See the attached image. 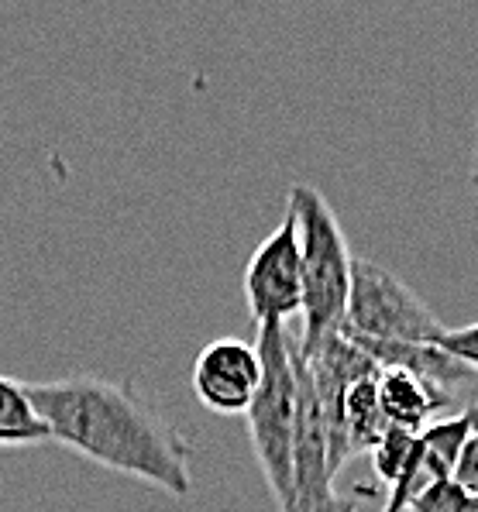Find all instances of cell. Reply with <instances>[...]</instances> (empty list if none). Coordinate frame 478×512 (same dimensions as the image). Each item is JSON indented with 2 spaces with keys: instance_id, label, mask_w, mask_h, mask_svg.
Returning a JSON list of instances; mask_svg holds the SVG:
<instances>
[{
  "instance_id": "1",
  "label": "cell",
  "mask_w": 478,
  "mask_h": 512,
  "mask_svg": "<svg viewBox=\"0 0 478 512\" xmlns=\"http://www.w3.org/2000/svg\"><path fill=\"white\" fill-rule=\"evenodd\" d=\"M52 444L97 468L128 475L186 499L193 492V447L131 382L100 375H66L28 382Z\"/></svg>"
},
{
  "instance_id": "2",
  "label": "cell",
  "mask_w": 478,
  "mask_h": 512,
  "mask_svg": "<svg viewBox=\"0 0 478 512\" xmlns=\"http://www.w3.org/2000/svg\"><path fill=\"white\" fill-rule=\"evenodd\" d=\"M286 214L296 220L303 262V334L300 341H317L344 327L351 296L355 255L341 231V220L317 186L289 189Z\"/></svg>"
},
{
  "instance_id": "3",
  "label": "cell",
  "mask_w": 478,
  "mask_h": 512,
  "mask_svg": "<svg viewBox=\"0 0 478 512\" xmlns=\"http://www.w3.org/2000/svg\"><path fill=\"white\" fill-rule=\"evenodd\" d=\"M262 358V385L252 409L245 413L252 451L279 512L293 509V437H296V365L293 334L286 324H262L255 334Z\"/></svg>"
},
{
  "instance_id": "4",
  "label": "cell",
  "mask_w": 478,
  "mask_h": 512,
  "mask_svg": "<svg viewBox=\"0 0 478 512\" xmlns=\"http://www.w3.org/2000/svg\"><path fill=\"white\" fill-rule=\"evenodd\" d=\"M344 334L386 344H434L444 330L430 306L382 265L355 258Z\"/></svg>"
},
{
  "instance_id": "5",
  "label": "cell",
  "mask_w": 478,
  "mask_h": 512,
  "mask_svg": "<svg viewBox=\"0 0 478 512\" xmlns=\"http://www.w3.org/2000/svg\"><path fill=\"white\" fill-rule=\"evenodd\" d=\"M245 299L255 327L286 324L289 317L303 313L300 238H296V220L289 214L248 258Z\"/></svg>"
},
{
  "instance_id": "6",
  "label": "cell",
  "mask_w": 478,
  "mask_h": 512,
  "mask_svg": "<svg viewBox=\"0 0 478 512\" xmlns=\"http://www.w3.org/2000/svg\"><path fill=\"white\" fill-rule=\"evenodd\" d=\"M262 385V358L255 344L238 337H221L197 354L193 392L207 409L221 416H245Z\"/></svg>"
},
{
  "instance_id": "7",
  "label": "cell",
  "mask_w": 478,
  "mask_h": 512,
  "mask_svg": "<svg viewBox=\"0 0 478 512\" xmlns=\"http://www.w3.org/2000/svg\"><path fill=\"white\" fill-rule=\"evenodd\" d=\"M379 403L389 427L423 433L430 427V416L451 406V396L437 389L427 378L403 372V368H382L379 372Z\"/></svg>"
},
{
  "instance_id": "8",
  "label": "cell",
  "mask_w": 478,
  "mask_h": 512,
  "mask_svg": "<svg viewBox=\"0 0 478 512\" xmlns=\"http://www.w3.org/2000/svg\"><path fill=\"white\" fill-rule=\"evenodd\" d=\"M386 430H389V420L379 403V372H375L351 385L348 396H344L341 433H344V451H348V458L372 451V447L386 437Z\"/></svg>"
},
{
  "instance_id": "9",
  "label": "cell",
  "mask_w": 478,
  "mask_h": 512,
  "mask_svg": "<svg viewBox=\"0 0 478 512\" xmlns=\"http://www.w3.org/2000/svg\"><path fill=\"white\" fill-rule=\"evenodd\" d=\"M52 444V433L38 416L28 382L0 375V447H38Z\"/></svg>"
},
{
  "instance_id": "10",
  "label": "cell",
  "mask_w": 478,
  "mask_h": 512,
  "mask_svg": "<svg viewBox=\"0 0 478 512\" xmlns=\"http://www.w3.org/2000/svg\"><path fill=\"white\" fill-rule=\"evenodd\" d=\"M417 437H420V433L389 427L386 437L372 447V468L389 488H393L399 478L410 471L413 458H417Z\"/></svg>"
},
{
  "instance_id": "11",
  "label": "cell",
  "mask_w": 478,
  "mask_h": 512,
  "mask_svg": "<svg viewBox=\"0 0 478 512\" xmlns=\"http://www.w3.org/2000/svg\"><path fill=\"white\" fill-rule=\"evenodd\" d=\"M468 506H472V495L454 478H441V482H430L420 492H413L406 512H468Z\"/></svg>"
},
{
  "instance_id": "12",
  "label": "cell",
  "mask_w": 478,
  "mask_h": 512,
  "mask_svg": "<svg viewBox=\"0 0 478 512\" xmlns=\"http://www.w3.org/2000/svg\"><path fill=\"white\" fill-rule=\"evenodd\" d=\"M437 348L448 351L451 358H458L461 365H468L472 372H478V324H468V327H444L437 334Z\"/></svg>"
},
{
  "instance_id": "13",
  "label": "cell",
  "mask_w": 478,
  "mask_h": 512,
  "mask_svg": "<svg viewBox=\"0 0 478 512\" xmlns=\"http://www.w3.org/2000/svg\"><path fill=\"white\" fill-rule=\"evenodd\" d=\"M454 482L465 488L472 499H478V430L468 433L465 447H461L458 461H454Z\"/></svg>"
},
{
  "instance_id": "14",
  "label": "cell",
  "mask_w": 478,
  "mask_h": 512,
  "mask_svg": "<svg viewBox=\"0 0 478 512\" xmlns=\"http://www.w3.org/2000/svg\"><path fill=\"white\" fill-rule=\"evenodd\" d=\"M310 512H358V499L355 495H341V492H334L327 502H320L317 509H310Z\"/></svg>"
},
{
  "instance_id": "15",
  "label": "cell",
  "mask_w": 478,
  "mask_h": 512,
  "mask_svg": "<svg viewBox=\"0 0 478 512\" xmlns=\"http://www.w3.org/2000/svg\"><path fill=\"white\" fill-rule=\"evenodd\" d=\"M472 189L478 193V110H475V152H472Z\"/></svg>"
},
{
  "instance_id": "16",
  "label": "cell",
  "mask_w": 478,
  "mask_h": 512,
  "mask_svg": "<svg viewBox=\"0 0 478 512\" xmlns=\"http://www.w3.org/2000/svg\"><path fill=\"white\" fill-rule=\"evenodd\" d=\"M468 423H472V430H478V406H472V409H468Z\"/></svg>"
},
{
  "instance_id": "17",
  "label": "cell",
  "mask_w": 478,
  "mask_h": 512,
  "mask_svg": "<svg viewBox=\"0 0 478 512\" xmlns=\"http://www.w3.org/2000/svg\"><path fill=\"white\" fill-rule=\"evenodd\" d=\"M468 512H478V499H472V506H468Z\"/></svg>"
}]
</instances>
